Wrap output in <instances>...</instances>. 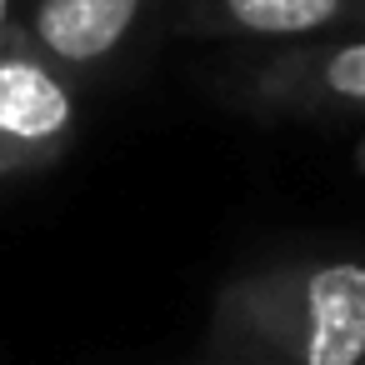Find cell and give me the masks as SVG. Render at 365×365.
Returning <instances> with one entry per match:
<instances>
[{
  "label": "cell",
  "instance_id": "1",
  "mask_svg": "<svg viewBox=\"0 0 365 365\" xmlns=\"http://www.w3.org/2000/svg\"><path fill=\"white\" fill-rule=\"evenodd\" d=\"M220 325L250 365H365V265L325 260L245 280Z\"/></svg>",
  "mask_w": 365,
  "mask_h": 365
},
{
  "label": "cell",
  "instance_id": "2",
  "mask_svg": "<svg viewBox=\"0 0 365 365\" xmlns=\"http://www.w3.org/2000/svg\"><path fill=\"white\" fill-rule=\"evenodd\" d=\"M76 135L66 81L21 36H0V180L51 165Z\"/></svg>",
  "mask_w": 365,
  "mask_h": 365
},
{
  "label": "cell",
  "instance_id": "3",
  "mask_svg": "<svg viewBox=\"0 0 365 365\" xmlns=\"http://www.w3.org/2000/svg\"><path fill=\"white\" fill-rule=\"evenodd\" d=\"M140 0H41L31 16V46L61 66L106 61L135 26Z\"/></svg>",
  "mask_w": 365,
  "mask_h": 365
},
{
  "label": "cell",
  "instance_id": "4",
  "mask_svg": "<svg viewBox=\"0 0 365 365\" xmlns=\"http://www.w3.org/2000/svg\"><path fill=\"white\" fill-rule=\"evenodd\" d=\"M220 6L230 26L250 36H310L345 11V0H220Z\"/></svg>",
  "mask_w": 365,
  "mask_h": 365
},
{
  "label": "cell",
  "instance_id": "5",
  "mask_svg": "<svg viewBox=\"0 0 365 365\" xmlns=\"http://www.w3.org/2000/svg\"><path fill=\"white\" fill-rule=\"evenodd\" d=\"M305 86L330 96V101H345V106H365V41L355 46H340L320 61H305Z\"/></svg>",
  "mask_w": 365,
  "mask_h": 365
},
{
  "label": "cell",
  "instance_id": "6",
  "mask_svg": "<svg viewBox=\"0 0 365 365\" xmlns=\"http://www.w3.org/2000/svg\"><path fill=\"white\" fill-rule=\"evenodd\" d=\"M6 11H11V0H0V36H6Z\"/></svg>",
  "mask_w": 365,
  "mask_h": 365
}]
</instances>
